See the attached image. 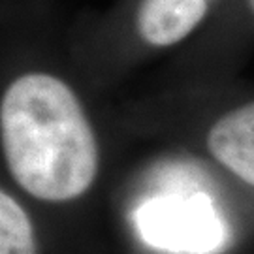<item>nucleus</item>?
Here are the masks:
<instances>
[{
	"instance_id": "5",
	"label": "nucleus",
	"mask_w": 254,
	"mask_h": 254,
	"mask_svg": "<svg viewBox=\"0 0 254 254\" xmlns=\"http://www.w3.org/2000/svg\"><path fill=\"white\" fill-rule=\"evenodd\" d=\"M0 254H38L32 220L6 190L0 192Z\"/></svg>"
},
{
	"instance_id": "1",
	"label": "nucleus",
	"mask_w": 254,
	"mask_h": 254,
	"mask_svg": "<svg viewBox=\"0 0 254 254\" xmlns=\"http://www.w3.org/2000/svg\"><path fill=\"white\" fill-rule=\"evenodd\" d=\"M0 134L13 181L36 200L72 201L98 175L91 121L72 87L53 73L28 72L9 83L0 102Z\"/></svg>"
},
{
	"instance_id": "3",
	"label": "nucleus",
	"mask_w": 254,
	"mask_h": 254,
	"mask_svg": "<svg viewBox=\"0 0 254 254\" xmlns=\"http://www.w3.org/2000/svg\"><path fill=\"white\" fill-rule=\"evenodd\" d=\"M205 143L220 166L254 189V102L217 119L209 128Z\"/></svg>"
},
{
	"instance_id": "4",
	"label": "nucleus",
	"mask_w": 254,
	"mask_h": 254,
	"mask_svg": "<svg viewBox=\"0 0 254 254\" xmlns=\"http://www.w3.org/2000/svg\"><path fill=\"white\" fill-rule=\"evenodd\" d=\"M211 0H141L136 27L153 47H170L192 34L207 15Z\"/></svg>"
},
{
	"instance_id": "6",
	"label": "nucleus",
	"mask_w": 254,
	"mask_h": 254,
	"mask_svg": "<svg viewBox=\"0 0 254 254\" xmlns=\"http://www.w3.org/2000/svg\"><path fill=\"white\" fill-rule=\"evenodd\" d=\"M247 6H249V9H251V13L254 15V0H247Z\"/></svg>"
},
{
	"instance_id": "2",
	"label": "nucleus",
	"mask_w": 254,
	"mask_h": 254,
	"mask_svg": "<svg viewBox=\"0 0 254 254\" xmlns=\"http://www.w3.org/2000/svg\"><path fill=\"white\" fill-rule=\"evenodd\" d=\"M136 222L149 245L173 253L211 254L226 237V228L203 194L147 201L137 211Z\"/></svg>"
}]
</instances>
